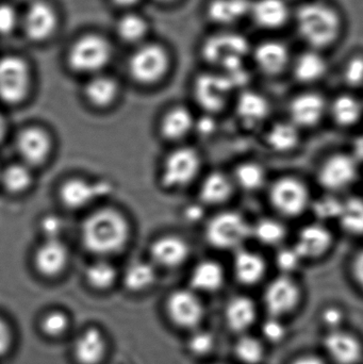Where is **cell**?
I'll return each mask as SVG.
<instances>
[{"instance_id":"cell-1","label":"cell","mask_w":363,"mask_h":364,"mask_svg":"<svg viewBox=\"0 0 363 364\" xmlns=\"http://www.w3.org/2000/svg\"><path fill=\"white\" fill-rule=\"evenodd\" d=\"M292 23L306 48L324 51L338 44L345 32L342 12L326 0H303L293 10Z\"/></svg>"},{"instance_id":"cell-2","label":"cell","mask_w":363,"mask_h":364,"mask_svg":"<svg viewBox=\"0 0 363 364\" xmlns=\"http://www.w3.org/2000/svg\"><path fill=\"white\" fill-rule=\"evenodd\" d=\"M130 237L127 218L114 208H99L82 222L80 239L92 254L110 256L121 252Z\"/></svg>"},{"instance_id":"cell-3","label":"cell","mask_w":363,"mask_h":364,"mask_svg":"<svg viewBox=\"0 0 363 364\" xmlns=\"http://www.w3.org/2000/svg\"><path fill=\"white\" fill-rule=\"evenodd\" d=\"M264 192L273 214L285 220H296L309 213L315 196L308 181L294 173L270 179Z\"/></svg>"},{"instance_id":"cell-4","label":"cell","mask_w":363,"mask_h":364,"mask_svg":"<svg viewBox=\"0 0 363 364\" xmlns=\"http://www.w3.org/2000/svg\"><path fill=\"white\" fill-rule=\"evenodd\" d=\"M251 220L238 210L225 209L213 214L205 225L207 243L220 252L232 254L251 242Z\"/></svg>"},{"instance_id":"cell-5","label":"cell","mask_w":363,"mask_h":364,"mask_svg":"<svg viewBox=\"0 0 363 364\" xmlns=\"http://www.w3.org/2000/svg\"><path fill=\"white\" fill-rule=\"evenodd\" d=\"M253 44L236 29L219 30L202 42L200 53L202 59L220 72L246 64L251 58Z\"/></svg>"},{"instance_id":"cell-6","label":"cell","mask_w":363,"mask_h":364,"mask_svg":"<svg viewBox=\"0 0 363 364\" xmlns=\"http://www.w3.org/2000/svg\"><path fill=\"white\" fill-rule=\"evenodd\" d=\"M110 41L102 34L85 33L77 38L68 47L66 62L70 70L80 75L102 74L112 59Z\"/></svg>"},{"instance_id":"cell-7","label":"cell","mask_w":363,"mask_h":364,"mask_svg":"<svg viewBox=\"0 0 363 364\" xmlns=\"http://www.w3.org/2000/svg\"><path fill=\"white\" fill-rule=\"evenodd\" d=\"M362 164L350 151H337L322 158L315 168V182L322 192L345 195L359 181Z\"/></svg>"},{"instance_id":"cell-8","label":"cell","mask_w":363,"mask_h":364,"mask_svg":"<svg viewBox=\"0 0 363 364\" xmlns=\"http://www.w3.org/2000/svg\"><path fill=\"white\" fill-rule=\"evenodd\" d=\"M129 76L143 85H156L168 75L170 55L159 43L144 42L136 47L128 60Z\"/></svg>"},{"instance_id":"cell-9","label":"cell","mask_w":363,"mask_h":364,"mask_svg":"<svg viewBox=\"0 0 363 364\" xmlns=\"http://www.w3.org/2000/svg\"><path fill=\"white\" fill-rule=\"evenodd\" d=\"M290 243L298 250L305 264L318 263L332 254L337 235L330 225L313 220L296 230Z\"/></svg>"},{"instance_id":"cell-10","label":"cell","mask_w":363,"mask_h":364,"mask_svg":"<svg viewBox=\"0 0 363 364\" xmlns=\"http://www.w3.org/2000/svg\"><path fill=\"white\" fill-rule=\"evenodd\" d=\"M31 65L21 55H9L0 59V100L15 106L29 96L32 89Z\"/></svg>"},{"instance_id":"cell-11","label":"cell","mask_w":363,"mask_h":364,"mask_svg":"<svg viewBox=\"0 0 363 364\" xmlns=\"http://www.w3.org/2000/svg\"><path fill=\"white\" fill-rule=\"evenodd\" d=\"M193 93L198 106L211 115L227 108L234 102L237 90L223 73L209 70L196 77Z\"/></svg>"},{"instance_id":"cell-12","label":"cell","mask_w":363,"mask_h":364,"mask_svg":"<svg viewBox=\"0 0 363 364\" xmlns=\"http://www.w3.org/2000/svg\"><path fill=\"white\" fill-rule=\"evenodd\" d=\"M328 98L313 87L294 94L287 106V117L303 132L315 129L327 119Z\"/></svg>"},{"instance_id":"cell-13","label":"cell","mask_w":363,"mask_h":364,"mask_svg":"<svg viewBox=\"0 0 363 364\" xmlns=\"http://www.w3.org/2000/svg\"><path fill=\"white\" fill-rule=\"evenodd\" d=\"M202 159L193 147L175 149L164 160L161 182L166 188H181L189 186L200 174Z\"/></svg>"},{"instance_id":"cell-14","label":"cell","mask_w":363,"mask_h":364,"mask_svg":"<svg viewBox=\"0 0 363 364\" xmlns=\"http://www.w3.org/2000/svg\"><path fill=\"white\" fill-rule=\"evenodd\" d=\"M293 55L285 41L269 38L253 45L249 60L260 74L275 78L289 72Z\"/></svg>"},{"instance_id":"cell-15","label":"cell","mask_w":363,"mask_h":364,"mask_svg":"<svg viewBox=\"0 0 363 364\" xmlns=\"http://www.w3.org/2000/svg\"><path fill=\"white\" fill-rule=\"evenodd\" d=\"M302 296V287L296 276L277 274L264 287V306L274 318H279L296 310Z\"/></svg>"},{"instance_id":"cell-16","label":"cell","mask_w":363,"mask_h":364,"mask_svg":"<svg viewBox=\"0 0 363 364\" xmlns=\"http://www.w3.org/2000/svg\"><path fill=\"white\" fill-rule=\"evenodd\" d=\"M58 11L46 0H33L21 14V26L28 40L44 43L50 40L59 28Z\"/></svg>"},{"instance_id":"cell-17","label":"cell","mask_w":363,"mask_h":364,"mask_svg":"<svg viewBox=\"0 0 363 364\" xmlns=\"http://www.w3.org/2000/svg\"><path fill=\"white\" fill-rule=\"evenodd\" d=\"M234 110L237 119L247 129H256L269 124L272 105L268 96L251 87H245L234 95Z\"/></svg>"},{"instance_id":"cell-18","label":"cell","mask_w":363,"mask_h":364,"mask_svg":"<svg viewBox=\"0 0 363 364\" xmlns=\"http://www.w3.org/2000/svg\"><path fill=\"white\" fill-rule=\"evenodd\" d=\"M232 276L243 287H256L261 284L268 276V259L260 250L249 245L243 246L232 254Z\"/></svg>"},{"instance_id":"cell-19","label":"cell","mask_w":363,"mask_h":364,"mask_svg":"<svg viewBox=\"0 0 363 364\" xmlns=\"http://www.w3.org/2000/svg\"><path fill=\"white\" fill-rule=\"evenodd\" d=\"M113 192L110 182L90 181L82 178L68 179L60 188L61 203L70 210L83 209Z\"/></svg>"},{"instance_id":"cell-20","label":"cell","mask_w":363,"mask_h":364,"mask_svg":"<svg viewBox=\"0 0 363 364\" xmlns=\"http://www.w3.org/2000/svg\"><path fill=\"white\" fill-rule=\"evenodd\" d=\"M168 318L180 328H195L204 318V306L197 293L191 289H180L170 293L166 301Z\"/></svg>"},{"instance_id":"cell-21","label":"cell","mask_w":363,"mask_h":364,"mask_svg":"<svg viewBox=\"0 0 363 364\" xmlns=\"http://www.w3.org/2000/svg\"><path fill=\"white\" fill-rule=\"evenodd\" d=\"M293 10L289 0H253L249 21L262 31L276 32L292 23Z\"/></svg>"},{"instance_id":"cell-22","label":"cell","mask_w":363,"mask_h":364,"mask_svg":"<svg viewBox=\"0 0 363 364\" xmlns=\"http://www.w3.org/2000/svg\"><path fill=\"white\" fill-rule=\"evenodd\" d=\"M289 73L294 81L305 89L313 87L327 76L330 62L324 51L305 48L293 55Z\"/></svg>"},{"instance_id":"cell-23","label":"cell","mask_w":363,"mask_h":364,"mask_svg":"<svg viewBox=\"0 0 363 364\" xmlns=\"http://www.w3.org/2000/svg\"><path fill=\"white\" fill-rule=\"evenodd\" d=\"M15 145L21 162L31 168L45 164L53 149V142L48 132L36 126L19 132Z\"/></svg>"},{"instance_id":"cell-24","label":"cell","mask_w":363,"mask_h":364,"mask_svg":"<svg viewBox=\"0 0 363 364\" xmlns=\"http://www.w3.org/2000/svg\"><path fill=\"white\" fill-rule=\"evenodd\" d=\"M327 119L340 129L359 127L363 121V98L349 90L328 98Z\"/></svg>"},{"instance_id":"cell-25","label":"cell","mask_w":363,"mask_h":364,"mask_svg":"<svg viewBox=\"0 0 363 364\" xmlns=\"http://www.w3.org/2000/svg\"><path fill=\"white\" fill-rule=\"evenodd\" d=\"M302 140V130L287 119L269 122L264 132V144L275 155L296 153L300 149Z\"/></svg>"},{"instance_id":"cell-26","label":"cell","mask_w":363,"mask_h":364,"mask_svg":"<svg viewBox=\"0 0 363 364\" xmlns=\"http://www.w3.org/2000/svg\"><path fill=\"white\" fill-rule=\"evenodd\" d=\"M253 0H209L205 14L209 23L219 30L236 29L249 18Z\"/></svg>"},{"instance_id":"cell-27","label":"cell","mask_w":363,"mask_h":364,"mask_svg":"<svg viewBox=\"0 0 363 364\" xmlns=\"http://www.w3.org/2000/svg\"><path fill=\"white\" fill-rule=\"evenodd\" d=\"M70 261L67 246L61 239L45 240L33 255L36 271L47 278H53L63 273Z\"/></svg>"},{"instance_id":"cell-28","label":"cell","mask_w":363,"mask_h":364,"mask_svg":"<svg viewBox=\"0 0 363 364\" xmlns=\"http://www.w3.org/2000/svg\"><path fill=\"white\" fill-rule=\"evenodd\" d=\"M238 192L230 172L212 171L202 178L198 188L200 203L209 207H223Z\"/></svg>"},{"instance_id":"cell-29","label":"cell","mask_w":363,"mask_h":364,"mask_svg":"<svg viewBox=\"0 0 363 364\" xmlns=\"http://www.w3.org/2000/svg\"><path fill=\"white\" fill-rule=\"evenodd\" d=\"M151 259L166 269H176L187 262L191 254L189 243L178 235H162L151 245Z\"/></svg>"},{"instance_id":"cell-30","label":"cell","mask_w":363,"mask_h":364,"mask_svg":"<svg viewBox=\"0 0 363 364\" xmlns=\"http://www.w3.org/2000/svg\"><path fill=\"white\" fill-rule=\"evenodd\" d=\"M290 230L287 220L274 215L260 216L251 220V241L262 247L276 248L289 243Z\"/></svg>"},{"instance_id":"cell-31","label":"cell","mask_w":363,"mask_h":364,"mask_svg":"<svg viewBox=\"0 0 363 364\" xmlns=\"http://www.w3.org/2000/svg\"><path fill=\"white\" fill-rule=\"evenodd\" d=\"M225 282V267L215 259H202L194 265L190 274V287L196 293L217 292Z\"/></svg>"},{"instance_id":"cell-32","label":"cell","mask_w":363,"mask_h":364,"mask_svg":"<svg viewBox=\"0 0 363 364\" xmlns=\"http://www.w3.org/2000/svg\"><path fill=\"white\" fill-rule=\"evenodd\" d=\"M232 181L237 191L245 193H257L266 191L270 177L266 166L257 160H242L232 168Z\"/></svg>"},{"instance_id":"cell-33","label":"cell","mask_w":363,"mask_h":364,"mask_svg":"<svg viewBox=\"0 0 363 364\" xmlns=\"http://www.w3.org/2000/svg\"><path fill=\"white\" fill-rule=\"evenodd\" d=\"M336 225L343 235L353 239H363L362 195H343L342 205Z\"/></svg>"},{"instance_id":"cell-34","label":"cell","mask_w":363,"mask_h":364,"mask_svg":"<svg viewBox=\"0 0 363 364\" xmlns=\"http://www.w3.org/2000/svg\"><path fill=\"white\" fill-rule=\"evenodd\" d=\"M195 124L196 119L189 109L177 106L170 109L162 117L160 132L166 140H183L193 132Z\"/></svg>"},{"instance_id":"cell-35","label":"cell","mask_w":363,"mask_h":364,"mask_svg":"<svg viewBox=\"0 0 363 364\" xmlns=\"http://www.w3.org/2000/svg\"><path fill=\"white\" fill-rule=\"evenodd\" d=\"M85 100L96 108H109L114 104L119 95V85L117 79L108 75L92 76L85 83Z\"/></svg>"},{"instance_id":"cell-36","label":"cell","mask_w":363,"mask_h":364,"mask_svg":"<svg viewBox=\"0 0 363 364\" xmlns=\"http://www.w3.org/2000/svg\"><path fill=\"white\" fill-rule=\"evenodd\" d=\"M324 343L328 354L339 364H355L362 358V346L356 338L349 333L332 331Z\"/></svg>"},{"instance_id":"cell-37","label":"cell","mask_w":363,"mask_h":364,"mask_svg":"<svg viewBox=\"0 0 363 364\" xmlns=\"http://www.w3.org/2000/svg\"><path fill=\"white\" fill-rule=\"evenodd\" d=\"M106 350V340L102 331L91 327L83 331L75 342V358L80 364H98L104 359Z\"/></svg>"},{"instance_id":"cell-38","label":"cell","mask_w":363,"mask_h":364,"mask_svg":"<svg viewBox=\"0 0 363 364\" xmlns=\"http://www.w3.org/2000/svg\"><path fill=\"white\" fill-rule=\"evenodd\" d=\"M257 316L255 303L246 295H237L232 297L225 309V320L232 331L241 333L255 322Z\"/></svg>"},{"instance_id":"cell-39","label":"cell","mask_w":363,"mask_h":364,"mask_svg":"<svg viewBox=\"0 0 363 364\" xmlns=\"http://www.w3.org/2000/svg\"><path fill=\"white\" fill-rule=\"evenodd\" d=\"M148 32V21L134 11L124 13L115 23V33L126 44L139 46L144 43Z\"/></svg>"},{"instance_id":"cell-40","label":"cell","mask_w":363,"mask_h":364,"mask_svg":"<svg viewBox=\"0 0 363 364\" xmlns=\"http://www.w3.org/2000/svg\"><path fill=\"white\" fill-rule=\"evenodd\" d=\"M157 280L155 265L145 260H134L124 272L123 282L130 292L139 293L151 288Z\"/></svg>"},{"instance_id":"cell-41","label":"cell","mask_w":363,"mask_h":364,"mask_svg":"<svg viewBox=\"0 0 363 364\" xmlns=\"http://www.w3.org/2000/svg\"><path fill=\"white\" fill-rule=\"evenodd\" d=\"M33 183L32 168L23 162L12 164L2 168L0 184L10 194H21Z\"/></svg>"},{"instance_id":"cell-42","label":"cell","mask_w":363,"mask_h":364,"mask_svg":"<svg viewBox=\"0 0 363 364\" xmlns=\"http://www.w3.org/2000/svg\"><path fill=\"white\" fill-rule=\"evenodd\" d=\"M342 197L343 195L326 192H322L318 196L315 195L309 209L313 220L330 226L336 224L342 205Z\"/></svg>"},{"instance_id":"cell-43","label":"cell","mask_w":363,"mask_h":364,"mask_svg":"<svg viewBox=\"0 0 363 364\" xmlns=\"http://www.w3.org/2000/svg\"><path fill=\"white\" fill-rule=\"evenodd\" d=\"M117 278V267L104 259L94 261L85 269V279L95 290H108L114 284Z\"/></svg>"},{"instance_id":"cell-44","label":"cell","mask_w":363,"mask_h":364,"mask_svg":"<svg viewBox=\"0 0 363 364\" xmlns=\"http://www.w3.org/2000/svg\"><path fill=\"white\" fill-rule=\"evenodd\" d=\"M273 265L277 269V274L296 276L305 262L293 245L287 243L274 250Z\"/></svg>"},{"instance_id":"cell-45","label":"cell","mask_w":363,"mask_h":364,"mask_svg":"<svg viewBox=\"0 0 363 364\" xmlns=\"http://www.w3.org/2000/svg\"><path fill=\"white\" fill-rule=\"evenodd\" d=\"M341 80L349 91L363 89V53H354L343 62Z\"/></svg>"},{"instance_id":"cell-46","label":"cell","mask_w":363,"mask_h":364,"mask_svg":"<svg viewBox=\"0 0 363 364\" xmlns=\"http://www.w3.org/2000/svg\"><path fill=\"white\" fill-rule=\"evenodd\" d=\"M236 355L242 363L257 364L264 358V348L255 338L242 337L236 344Z\"/></svg>"},{"instance_id":"cell-47","label":"cell","mask_w":363,"mask_h":364,"mask_svg":"<svg viewBox=\"0 0 363 364\" xmlns=\"http://www.w3.org/2000/svg\"><path fill=\"white\" fill-rule=\"evenodd\" d=\"M70 320L62 311H50L43 318L40 328L45 335L51 338L60 337L67 331Z\"/></svg>"},{"instance_id":"cell-48","label":"cell","mask_w":363,"mask_h":364,"mask_svg":"<svg viewBox=\"0 0 363 364\" xmlns=\"http://www.w3.org/2000/svg\"><path fill=\"white\" fill-rule=\"evenodd\" d=\"M21 26V14L11 4H0V36H10Z\"/></svg>"},{"instance_id":"cell-49","label":"cell","mask_w":363,"mask_h":364,"mask_svg":"<svg viewBox=\"0 0 363 364\" xmlns=\"http://www.w3.org/2000/svg\"><path fill=\"white\" fill-rule=\"evenodd\" d=\"M347 271L352 282L363 292V244L356 248L350 256Z\"/></svg>"},{"instance_id":"cell-50","label":"cell","mask_w":363,"mask_h":364,"mask_svg":"<svg viewBox=\"0 0 363 364\" xmlns=\"http://www.w3.org/2000/svg\"><path fill=\"white\" fill-rule=\"evenodd\" d=\"M215 339L211 333L207 331H198L189 340V350L196 356H205L212 350Z\"/></svg>"},{"instance_id":"cell-51","label":"cell","mask_w":363,"mask_h":364,"mask_svg":"<svg viewBox=\"0 0 363 364\" xmlns=\"http://www.w3.org/2000/svg\"><path fill=\"white\" fill-rule=\"evenodd\" d=\"M63 229V223L57 215H47L40 220V230L45 235V240L60 239Z\"/></svg>"},{"instance_id":"cell-52","label":"cell","mask_w":363,"mask_h":364,"mask_svg":"<svg viewBox=\"0 0 363 364\" xmlns=\"http://www.w3.org/2000/svg\"><path fill=\"white\" fill-rule=\"evenodd\" d=\"M262 333L269 341L279 342L285 337L286 329L278 318L272 316L264 323Z\"/></svg>"},{"instance_id":"cell-53","label":"cell","mask_w":363,"mask_h":364,"mask_svg":"<svg viewBox=\"0 0 363 364\" xmlns=\"http://www.w3.org/2000/svg\"><path fill=\"white\" fill-rule=\"evenodd\" d=\"M322 320L328 328L332 329V331H338L339 327L343 322L342 311L338 307H334V306L326 308L322 314Z\"/></svg>"},{"instance_id":"cell-54","label":"cell","mask_w":363,"mask_h":364,"mask_svg":"<svg viewBox=\"0 0 363 364\" xmlns=\"http://www.w3.org/2000/svg\"><path fill=\"white\" fill-rule=\"evenodd\" d=\"M12 343V335L8 324L0 318V356H4L10 350Z\"/></svg>"},{"instance_id":"cell-55","label":"cell","mask_w":363,"mask_h":364,"mask_svg":"<svg viewBox=\"0 0 363 364\" xmlns=\"http://www.w3.org/2000/svg\"><path fill=\"white\" fill-rule=\"evenodd\" d=\"M352 155L363 166V129L358 132L352 141L351 149H349Z\"/></svg>"},{"instance_id":"cell-56","label":"cell","mask_w":363,"mask_h":364,"mask_svg":"<svg viewBox=\"0 0 363 364\" xmlns=\"http://www.w3.org/2000/svg\"><path fill=\"white\" fill-rule=\"evenodd\" d=\"M202 216V205H194V207L188 208L185 210V218L191 220V222H196V220H200Z\"/></svg>"},{"instance_id":"cell-57","label":"cell","mask_w":363,"mask_h":364,"mask_svg":"<svg viewBox=\"0 0 363 364\" xmlns=\"http://www.w3.org/2000/svg\"><path fill=\"white\" fill-rule=\"evenodd\" d=\"M110 2L117 8L123 9V10H126V12H127V11L131 10L134 6H138L141 0H110Z\"/></svg>"},{"instance_id":"cell-58","label":"cell","mask_w":363,"mask_h":364,"mask_svg":"<svg viewBox=\"0 0 363 364\" xmlns=\"http://www.w3.org/2000/svg\"><path fill=\"white\" fill-rule=\"evenodd\" d=\"M293 364H324L323 361L320 360L318 357L315 356H305L302 358L298 359L294 361Z\"/></svg>"},{"instance_id":"cell-59","label":"cell","mask_w":363,"mask_h":364,"mask_svg":"<svg viewBox=\"0 0 363 364\" xmlns=\"http://www.w3.org/2000/svg\"><path fill=\"white\" fill-rule=\"evenodd\" d=\"M6 132H8V123L4 115L0 112V143L6 138Z\"/></svg>"},{"instance_id":"cell-60","label":"cell","mask_w":363,"mask_h":364,"mask_svg":"<svg viewBox=\"0 0 363 364\" xmlns=\"http://www.w3.org/2000/svg\"><path fill=\"white\" fill-rule=\"evenodd\" d=\"M155 1L161 4H172L174 2L178 1V0H155Z\"/></svg>"},{"instance_id":"cell-61","label":"cell","mask_w":363,"mask_h":364,"mask_svg":"<svg viewBox=\"0 0 363 364\" xmlns=\"http://www.w3.org/2000/svg\"><path fill=\"white\" fill-rule=\"evenodd\" d=\"M1 170H2V168H0V175H1Z\"/></svg>"},{"instance_id":"cell-62","label":"cell","mask_w":363,"mask_h":364,"mask_svg":"<svg viewBox=\"0 0 363 364\" xmlns=\"http://www.w3.org/2000/svg\"><path fill=\"white\" fill-rule=\"evenodd\" d=\"M362 98H363V96H362Z\"/></svg>"}]
</instances>
